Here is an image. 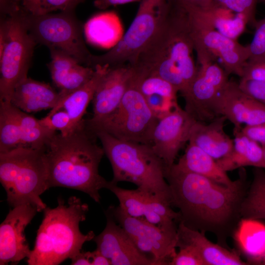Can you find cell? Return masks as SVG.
Returning <instances> with one entry per match:
<instances>
[{
  "label": "cell",
  "instance_id": "6",
  "mask_svg": "<svg viewBox=\"0 0 265 265\" xmlns=\"http://www.w3.org/2000/svg\"><path fill=\"white\" fill-rule=\"evenodd\" d=\"M48 180L46 148L19 147L0 153V182L11 207L30 205L43 211L47 206L40 196L50 188Z\"/></svg>",
  "mask_w": 265,
  "mask_h": 265
},
{
  "label": "cell",
  "instance_id": "9",
  "mask_svg": "<svg viewBox=\"0 0 265 265\" xmlns=\"http://www.w3.org/2000/svg\"><path fill=\"white\" fill-rule=\"evenodd\" d=\"M158 120L139 90L133 74L130 85L115 110L100 122L85 124L93 133L103 131L120 140L151 145Z\"/></svg>",
  "mask_w": 265,
  "mask_h": 265
},
{
  "label": "cell",
  "instance_id": "7",
  "mask_svg": "<svg viewBox=\"0 0 265 265\" xmlns=\"http://www.w3.org/2000/svg\"><path fill=\"white\" fill-rule=\"evenodd\" d=\"M136 15L121 39L110 50L91 55L88 66L134 64L159 32L169 12L167 0H141Z\"/></svg>",
  "mask_w": 265,
  "mask_h": 265
},
{
  "label": "cell",
  "instance_id": "5",
  "mask_svg": "<svg viewBox=\"0 0 265 265\" xmlns=\"http://www.w3.org/2000/svg\"><path fill=\"white\" fill-rule=\"evenodd\" d=\"M94 133L111 165L112 183H133L140 191L171 205L166 166L151 145L120 140L103 131Z\"/></svg>",
  "mask_w": 265,
  "mask_h": 265
},
{
  "label": "cell",
  "instance_id": "18",
  "mask_svg": "<svg viewBox=\"0 0 265 265\" xmlns=\"http://www.w3.org/2000/svg\"><path fill=\"white\" fill-rule=\"evenodd\" d=\"M133 71V66L130 64L108 67L94 93L93 115L85 121L86 124L100 122L115 110L130 85Z\"/></svg>",
  "mask_w": 265,
  "mask_h": 265
},
{
  "label": "cell",
  "instance_id": "41",
  "mask_svg": "<svg viewBox=\"0 0 265 265\" xmlns=\"http://www.w3.org/2000/svg\"><path fill=\"white\" fill-rule=\"evenodd\" d=\"M263 149V160L264 164V169H265V145H262Z\"/></svg>",
  "mask_w": 265,
  "mask_h": 265
},
{
  "label": "cell",
  "instance_id": "31",
  "mask_svg": "<svg viewBox=\"0 0 265 265\" xmlns=\"http://www.w3.org/2000/svg\"><path fill=\"white\" fill-rule=\"evenodd\" d=\"M212 2L244 16L248 24L254 27L257 21L256 9L259 0H211Z\"/></svg>",
  "mask_w": 265,
  "mask_h": 265
},
{
  "label": "cell",
  "instance_id": "32",
  "mask_svg": "<svg viewBox=\"0 0 265 265\" xmlns=\"http://www.w3.org/2000/svg\"><path fill=\"white\" fill-rule=\"evenodd\" d=\"M40 124L54 131H58L63 135L71 132V119L64 109L59 110L50 116L39 119Z\"/></svg>",
  "mask_w": 265,
  "mask_h": 265
},
{
  "label": "cell",
  "instance_id": "33",
  "mask_svg": "<svg viewBox=\"0 0 265 265\" xmlns=\"http://www.w3.org/2000/svg\"><path fill=\"white\" fill-rule=\"evenodd\" d=\"M172 258L168 265H205L198 253L191 247L182 245Z\"/></svg>",
  "mask_w": 265,
  "mask_h": 265
},
{
  "label": "cell",
  "instance_id": "27",
  "mask_svg": "<svg viewBox=\"0 0 265 265\" xmlns=\"http://www.w3.org/2000/svg\"><path fill=\"white\" fill-rule=\"evenodd\" d=\"M255 167L253 180L241 205L242 219H265V171Z\"/></svg>",
  "mask_w": 265,
  "mask_h": 265
},
{
  "label": "cell",
  "instance_id": "45",
  "mask_svg": "<svg viewBox=\"0 0 265 265\" xmlns=\"http://www.w3.org/2000/svg\"><path fill=\"white\" fill-rule=\"evenodd\" d=\"M263 255H264V254H263Z\"/></svg>",
  "mask_w": 265,
  "mask_h": 265
},
{
  "label": "cell",
  "instance_id": "21",
  "mask_svg": "<svg viewBox=\"0 0 265 265\" xmlns=\"http://www.w3.org/2000/svg\"><path fill=\"white\" fill-rule=\"evenodd\" d=\"M61 96L49 83L26 78L16 86L10 102L22 110L34 112L52 109Z\"/></svg>",
  "mask_w": 265,
  "mask_h": 265
},
{
  "label": "cell",
  "instance_id": "11",
  "mask_svg": "<svg viewBox=\"0 0 265 265\" xmlns=\"http://www.w3.org/2000/svg\"><path fill=\"white\" fill-rule=\"evenodd\" d=\"M200 66L187 90L182 95L185 110L196 120L211 121L215 117L213 103L229 81L228 75L222 67L209 54L197 52Z\"/></svg>",
  "mask_w": 265,
  "mask_h": 265
},
{
  "label": "cell",
  "instance_id": "20",
  "mask_svg": "<svg viewBox=\"0 0 265 265\" xmlns=\"http://www.w3.org/2000/svg\"><path fill=\"white\" fill-rule=\"evenodd\" d=\"M226 120L223 116H218L209 123L196 121L190 131L188 143L197 146L216 160L225 157L234 145V140L224 131Z\"/></svg>",
  "mask_w": 265,
  "mask_h": 265
},
{
  "label": "cell",
  "instance_id": "14",
  "mask_svg": "<svg viewBox=\"0 0 265 265\" xmlns=\"http://www.w3.org/2000/svg\"><path fill=\"white\" fill-rule=\"evenodd\" d=\"M196 121L179 106L158 119L151 146L166 168L175 163L179 151L188 142L190 131Z\"/></svg>",
  "mask_w": 265,
  "mask_h": 265
},
{
  "label": "cell",
  "instance_id": "4",
  "mask_svg": "<svg viewBox=\"0 0 265 265\" xmlns=\"http://www.w3.org/2000/svg\"><path fill=\"white\" fill-rule=\"evenodd\" d=\"M88 211V205L76 196L71 197L67 205L60 198L56 207H46L27 264L57 265L80 251L95 236L93 231L83 234L80 229Z\"/></svg>",
  "mask_w": 265,
  "mask_h": 265
},
{
  "label": "cell",
  "instance_id": "30",
  "mask_svg": "<svg viewBox=\"0 0 265 265\" xmlns=\"http://www.w3.org/2000/svg\"><path fill=\"white\" fill-rule=\"evenodd\" d=\"M253 38L247 45L248 63H265V17L257 20Z\"/></svg>",
  "mask_w": 265,
  "mask_h": 265
},
{
  "label": "cell",
  "instance_id": "19",
  "mask_svg": "<svg viewBox=\"0 0 265 265\" xmlns=\"http://www.w3.org/2000/svg\"><path fill=\"white\" fill-rule=\"evenodd\" d=\"M177 247L188 245L199 255L205 265H246L235 251L209 240L205 234L192 229L180 221Z\"/></svg>",
  "mask_w": 265,
  "mask_h": 265
},
{
  "label": "cell",
  "instance_id": "44",
  "mask_svg": "<svg viewBox=\"0 0 265 265\" xmlns=\"http://www.w3.org/2000/svg\"><path fill=\"white\" fill-rule=\"evenodd\" d=\"M103 28H104V26H103ZM102 31H104V29H102ZM104 30L106 31V30L104 29Z\"/></svg>",
  "mask_w": 265,
  "mask_h": 265
},
{
  "label": "cell",
  "instance_id": "29",
  "mask_svg": "<svg viewBox=\"0 0 265 265\" xmlns=\"http://www.w3.org/2000/svg\"><path fill=\"white\" fill-rule=\"evenodd\" d=\"M22 147L19 125L8 111L4 102H0V153Z\"/></svg>",
  "mask_w": 265,
  "mask_h": 265
},
{
  "label": "cell",
  "instance_id": "42",
  "mask_svg": "<svg viewBox=\"0 0 265 265\" xmlns=\"http://www.w3.org/2000/svg\"><path fill=\"white\" fill-rule=\"evenodd\" d=\"M260 263H262V265H265V253L263 255Z\"/></svg>",
  "mask_w": 265,
  "mask_h": 265
},
{
  "label": "cell",
  "instance_id": "2",
  "mask_svg": "<svg viewBox=\"0 0 265 265\" xmlns=\"http://www.w3.org/2000/svg\"><path fill=\"white\" fill-rule=\"evenodd\" d=\"M96 135L85 120L66 135L56 133L46 148L49 170V186L81 191L100 203V190L107 188L109 181L99 172L105 155L96 142Z\"/></svg>",
  "mask_w": 265,
  "mask_h": 265
},
{
  "label": "cell",
  "instance_id": "38",
  "mask_svg": "<svg viewBox=\"0 0 265 265\" xmlns=\"http://www.w3.org/2000/svg\"><path fill=\"white\" fill-rule=\"evenodd\" d=\"M141 0H95L94 6L101 10H105L112 6L140 2Z\"/></svg>",
  "mask_w": 265,
  "mask_h": 265
},
{
  "label": "cell",
  "instance_id": "24",
  "mask_svg": "<svg viewBox=\"0 0 265 265\" xmlns=\"http://www.w3.org/2000/svg\"><path fill=\"white\" fill-rule=\"evenodd\" d=\"M240 128H234L233 149L227 156L216 160L218 164L227 172L245 166L264 169L262 145L243 133Z\"/></svg>",
  "mask_w": 265,
  "mask_h": 265
},
{
  "label": "cell",
  "instance_id": "25",
  "mask_svg": "<svg viewBox=\"0 0 265 265\" xmlns=\"http://www.w3.org/2000/svg\"><path fill=\"white\" fill-rule=\"evenodd\" d=\"M175 165L179 168L207 177L219 184L230 186L235 181L216 160L197 146L188 143L185 153Z\"/></svg>",
  "mask_w": 265,
  "mask_h": 265
},
{
  "label": "cell",
  "instance_id": "40",
  "mask_svg": "<svg viewBox=\"0 0 265 265\" xmlns=\"http://www.w3.org/2000/svg\"><path fill=\"white\" fill-rule=\"evenodd\" d=\"M91 264L92 265H111L110 260L97 249L91 252Z\"/></svg>",
  "mask_w": 265,
  "mask_h": 265
},
{
  "label": "cell",
  "instance_id": "13",
  "mask_svg": "<svg viewBox=\"0 0 265 265\" xmlns=\"http://www.w3.org/2000/svg\"><path fill=\"white\" fill-rule=\"evenodd\" d=\"M187 18L195 51L204 52L214 60L218 58L228 75L234 74L241 78L248 60L247 45L240 44L188 15Z\"/></svg>",
  "mask_w": 265,
  "mask_h": 265
},
{
  "label": "cell",
  "instance_id": "8",
  "mask_svg": "<svg viewBox=\"0 0 265 265\" xmlns=\"http://www.w3.org/2000/svg\"><path fill=\"white\" fill-rule=\"evenodd\" d=\"M36 44L21 16L1 17L0 101L10 102L16 86L27 77Z\"/></svg>",
  "mask_w": 265,
  "mask_h": 265
},
{
  "label": "cell",
  "instance_id": "16",
  "mask_svg": "<svg viewBox=\"0 0 265 265\" xmlns=\"http://www.w3.org/2000/svg\"><path fill=\"white\" fill-rule=\"evenodd\" d=\"M212 110L216 116L225 117L236 128L265 123V104L246 94L234 81L229 80L219 93Z\"/></svg>",
  "mask_w": 265,
  "mask_h": 265
},
{
  "label": "cell",
  "instance_id": "26",
  "mask_svg": "<svg viewBox=\"0 0 265 265\" xmlns=\"http://www.w3.org/2000/svg\"><path fill=\"white\" fill-rule=\"evenodd\" d=\"M85 0H0L1 17L39 16L59 10L74 11Z\"/></svg>",
  "mask_w": 265,
  "mask_h": 265
},
{
  "label": "cell",
  "instance_id": "35",
  "mask_svg": "<svg viewBox=\"0 0 265 265\" xmlns=\"http://www.w3.org/2000/svg\"><path fill=\"white\" fill-rule=\"evenodd\" d=\"M240 79L265 81V63L247 62Z\"/></svg>",
  "mask_w": 265,
  "mask_h": 265
},
{
  "label": "cell",
  "instance_id": "28",
  "mask_svg": "<svg viewBox=\"0 0 265 265\" xmlns=\"http://www.w3.org/2000/svg\"><path fill=\"white\" fill-rule=\"evenodd\" d=\"M117 198L119 207L130 216L144 217L146 210L147 193L138 189H127L109 181L107 188Z\"/></svg>",
  "mask_w": 265,
  "mask_h": 265
},
{
  "label": "cell",
  "instance_id": "36",
  "mask_svg": "<svg viewBox=\"0 0 265 265\" xmlns=\"http://www.w3.org/2000/svg\"><path fill=\"white\" fill-rule=\"evenodd\" d=\"M170 8L185 11L188 8L203 7L209 5L211 0H167Z\"/></svg>",
  "mask_w": 265,
  "mask_h": 265
},
{
  "label": "cell",
  "instance_id": "23",
  "mask_svg": "<svg viewBox=\"0 0 265 265\" xmlns=\"http://www.w3.org/2000/svg\"><path fill=\"white\" fill-rule=\"evenodd\" d=\"M108 67L107 65L96 66L92 78L87 83L64 97L57 105L51 109L47 116L59 110H65L70 117L72 132L83 121L82 118L86 108L92 101L96 88Z\"/></svg>",
  "mask_w": 265,
  "mask_h": 265
},
{
  "label": "cell",
  "instance_id": "10",
  "mask_svg": "<svg viewBox=\"0 0 265 265\" xmlns=\"http://www.w3.org/2000/svg\"><path fill=\"white\" fill-rule=\"evenodd\" d=\"M20 16L36 44L60 50L87 66L92 53L83 39V25L74 11Z\"/></svg>",
  "mask_w": 265,
  "mask_h": 265
},
{
  "label": "cell",
  "instance_id": "17",
  "mask_svg": "<svg viewBox=\"0 0 265 265\" xmlns=\"http://www.w3.org/2000/svg\"><path fill=\"white\" fill-rule=\"evenodd\" d=\"M106 224L93 238L97 249L111 262V265H155L152 259L141 252L115 221L108 209L105 212Z\"/></svg>",
  "mask_w": 265,
  "mask_h": 265
},
{
  "label": "cell",
  "instance_id": "39",
  "mask_svg": "<svg viewBox=\"0 0 265 265\" xmlns=\"http://www.w3.org/2000/svg\"><path fill=\"white\" fill-rule=\"evenodd\" d=\"M71 265H92L91 252L80 251L71 259Z\"/></svg>",
  "mask_w": 265,
  "mask_h": 265
},
{
  "label": "cell",
  "instance_id": "22",
  "mask_svg": "<svg viewBox=\"0 0 265 265\" xmlns=\"http://www.w3.org/2000/svg\"><path fill=\"white\" fill-rule=\"evenodd\" d=\"M185 12L190 18L236 40L244 31L248 24L242 15L212 2L207 6L190 8Z\"/></svg>",
  "mask_w": 265,
  "mask_h": 265
},
{
  "label": "cell",
  "instance_id": "37",
  "mask_svg": "<svg viewBox=\"0 0 265 265\" xmlns=\"http://www.w3.org/2000/svg\"><path fill=\"white\" fill-rule=\"evenodd\" d=\"M241 132L262 145H265V123L255 126H245Z\"/></svg>",
  "mask_w": 265,
  "mask_h": 265
},
{
  "label": "cell",
  "instance_id": "3",
  "mask_svg": "<svg viewBox=\"0 0 265 265\" xmlns=\"http://www.w3.org/2000/svg\"><path fill=\"white\" fill-rule=\"evenodd\" d=\"M194 50L186 13L169 8L161 27L132 65L160 77L182 95L197 72Z\"/></svg>",
  "mask_w": 265,
  "mask_h": 265
},
{
  "label": "cell",
  "instance_id": "15",
  "mask_svg": "<svg viewBox=\"0 0 265 265\" xmlns=\"http://www.w3.org/2000/svg\"><path fill=\"white\" fill-rule=\"evenodd\" d=\"M38 210L30 205H23L10 210L0 225V265L18 263L30 256L31 250L25 230Z\"/></svg>",
  "mask_w": 265,
  "mask_h": 265
},
{
  "label": "cell",
  "instance_id": "43",
  "mask_svg": "<svg viewBox=\"0 0 265 265\" xmlns=\"http://www.w3.org/2000/svg\"><path fill=\"white\" fill-rule=\"evenodd\" d=\"M259 2L265 3V0H259Z\"/></svg>",
  "mask_w": 265,
  "mask_h": 265
},
{
  "label": "cell",
  "instance_id": "1",
  "mask_svg": "<svg viewBox=\"0 0 265 265\" xmlns=\"http://www.w3.org/2000/svg\"><path fill=\"white\" fill-rule=\"evenodd\" d=\"M172 206L179 209L180 221L201 232L212 233L227 247L241 220V205L249 186L245 171L230 186L182 170L174 163L166 168ZM179 221V222H180Z\"/></svg>",
  "mask_w": 265,
  "mask_h": 265
},
{
  "label": "cell",
  "instance_id": "12",
  "mask_svg": "<svg viewBox=\"0 0 265 265\" xmlns=\"http://www.w3.org/2000/svg\"><path fill=\"white\" fill-rule=\"evenodd\" d=\"M108 209L136 247L143 253L152 254L155 265L169 264L176 253L178 232L175 225L169 227L155 225L143 217L129 216L119 206Z\"/></svg>",
  "mask_w": 265,
  "mask_h": 265
},
{
  "label": "cell",
  "instance_id": "34",
  "mask_svg": "<svg viewBox=\"0 0 265 265\" xmlns=\"http://www.w3.org/2000/svg\"><path fill=\"white\" fill-rule=\"evenodd\" d=\"M239 88L246 94L265 104V81L240 79Z\"/></svg>",
  "mask_w": 265,
  "mask_h": 265
}]
</instances>
